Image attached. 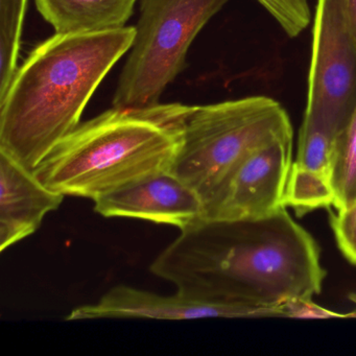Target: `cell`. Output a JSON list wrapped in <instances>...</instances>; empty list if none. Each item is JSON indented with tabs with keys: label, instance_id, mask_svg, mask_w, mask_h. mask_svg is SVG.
<instances>
[{
	"label": "cell",
	"instance_id": "6da1fadb",
	"mask_svg": "<svg viewBox=\"0 0 356 356\" xmlns=\"http://www.w3.org/2000/svg\"><path fill=\"white\" fill-rule=\"evenodd\" d=\"M314 237L286 207L253 220H202L157 256L154 275L203 301L275 309L322 291Z\"/></svg>",
	"mask_w": 356,
	"mask_h": 356
},
{
	"label": "cell",
	"instance_id": "7a4b0ae2",
	"mask_svg": "<svg viewBox=\"0 0 356 356\" xmlns=\"http://www.w3.org/2000/svg\"><path fill=\"white\" fill-rule=\"evenodd\" d=\"M136 29L59 35L18 67L0 97V153L35 172L80 124L87 104L128 53Z\"/></svg>",
	"mask_w": 356,
	"mask_h": 356
},
{
	"label": "cell",
	"instance_id": "3957f363",
	"mask_svg": "<svg viewBox=\"0 0 356 356\" xmlns=\"http://www.w3.org/2000/svg\"><path fill=\"white\" fill-rule=\"evenodd\" d=\"M191 108L112 107L79 124L34 174L58 193L95 201L170 172Z\"/></svg>",
	"mask_w": 356,
	"mask_h": 356
},
{
	"label": "cell",
	"instance_id": "277c9868",
	"mask_svg": "<svg viewBox=\"0 0 356 356\" xmlns=\"http://www.w3.org/2000/svg\"><path fill=\"white\" fill-rule=\"evenodd\" d=\"M293 137L284 108L268 97L191 106L170 172L195 189L205 208L218 185L252 152Z\"/></svg>",
	"mask_w": 356,
	"mask_h": 356
},
{
	"label": "cell",
	"instance_id": "5b68a950",
	"mask_svg": "<svg viewBox=\"0 0 356 356\" xmlns=\"http://www.w3.org/2000/svg\"><path fill=\"white\" fill-rule=\"evenodd\" d=\"M229 0H143L134 42L112 105H159L170 83L186 67L189 47Z\"/></svg>",
	"mask_w": 356,
	"mask_h": 356
},
{
	"label": "cell",
	"instance_id": "8992f818",
	"mask_svg": "<svg viewBox=\"0 0 356 356\" xmlns=\"http://www.w3.org/2000/svg\"><path fill=\"white\" fill-rule=\"evenodd\" d=\"M356 108V42L343 0H316L304 120L337 135Z\"/></svg>",
	"mask_w": 356,
	"mask_h": 356
},
{
	"label": "cell",
	"instance_id": "52a82bcc",
	"mask_svg": "<svg viewBox=\"0 0 356 356\" xmlns=\"http://www.w3.org/2000/svg\"><path fill=\"white\" fill-rule=\"evenodd\" d=\"M293 140L277 139L243 158L206 203L204 220H253L285 207Z\"/></svg>",
	"mask_w": 356,
	"mask_h": 356
},
{
	"label": "cell",
	"instance_id": "ba28073f",
	"mask_svg": "<svg viewBox=\"0 0 356 356\" xmlns=\"http://www.w3.org/2000/svg\"><path fill=\"white\" fill-rule=\"evenodd\" d=\"M282 316L281 306L275 309L228 305L195 299L184 293L158 295L127 285H118L97 303L74 308L67 321L95 318H156L189 320L203 318H268Z\"/></svg>",
	"mask_w": 356,
	"mask_h": 356
},
{
	"label": "cell",
	"instance_id": "9c48e42d",
	"mask_svg": "<svg viewBox=\"0 0 356 356\" xmlns=\"http://www.w3.org/2000/svg\"><path fill=\"white\" fill-rule=\"evenodd\" d=\"M105 218H139L181 231L204 220L205 208L195 189L172 172L156 175L95 200Z\"/></svg>",
	"mask_w": 356,
	"mask_h": 356
},
{
	"label": "cell",
	"instance_id": "30bf717a",
	"mask_svg": "<svg viewBox=\"0 0 356 356\" xmlns=\"http://www.w3.org/2000/svg\"><path fill=\"white\" fill-rule=\"evenodd\" d=\"M64 197L0 153V251L34 234L47 214L60 207Z\"/></svg>",
	"mask_w": 356,
	"mask_h": 356
},
{
	"label": "cell",
	"instance_id": "8fae6325",
	"mask_svg": "<svg viewBox=\"0 0 356 356\" xmlns=\"http://www.w3.org/2000/svg\"><path fill=\"white\" fill-rule=\"evenodd\" d=\"M335 134L304 120L298 141L297 161L291 164L283 204L299 214L333 206L331 184Z\"/></svg>",
	"mask_w": 356,
	"mask_h": 356
},
{
	"label": "cell",
	"instance_id": "7c38bea8",
	"mask_svg": "<svg viewBox=\"0 0 356 356\" xmlns=\"http://www.w3.org/2000/svg\"><path fill=\"white\" fill-rule=\"evenodd\" d=\"M137 0H35L56 34L103 33L124 28Z\"/></svg>",
	"mask_w": 356,
	"mask_h": 356
},
{
	"label": "cell",
	"instance_id": "4fadbf2b",
	"mask_svg": "<svg viewBox=\"0 0 356 356\" xmlns=\"http://www.w3.org/2000/svg\"><path fill=\"white\" fill-rule=\"evenodd\" d=\"M331 184L337 211L353 205L356 201V108L349 122L334 137Z\"/></svg>",
	"mask_w": 356,
	"mask_h": 356
},
{
	"label": "cell",
	"instance_id": "5bb4252c",
	"mask_svg": "<svg viewBox=\"0 0 356 356\" xmlns=\"http://www.w3.org/2000/svg\"><path fill=\"white\" fill-rule=\"evenodd\" d=\"M28 0H0V97L18 70Z\"/></svg>",
	"mask_w": 356,
	"mask_h": 356
},
{
	"label": "cell",
	"instance_id": "9a60e30c",
	"mask_svg": "<svg viewBox=\"0 0 356 356\" xmlns=\"http://www.w3.org/2000/svg\"><path fill=\"white\" fill-rule=\"evenodd\" d=\"M291 38L299 36L312 22L308 0H256Z\"/></svg>",
	"mask_w": 356,
	"mask_h": 356
},
{
	"label": "cell",
	"instance_id": "2e32d148",
	"mask_svg": "<svg viewBox=\"0 0 356 356\" xmlns=\"http://www.w3.org/2000/svg\"><path fill=\"white\" fill-rule=\"evenodd\" d=\"M330 222L339 251L356 266V201L347 209L332 213Z\"/></svg>",
	"mask_w": 356,
	"mask_h": 356
},
{
	"label": "cell",
	"instance_id": "e0dca14e",
	"mask_svg": "<svg viewBox=\"0 0 356 356\" xmlns=\"http://www.w3.org/2000/svg\"><path fill=\"white\" fill-rule=\"evenodd\" d=\"M282 316L295 318H346V314H337L318 306L312 299H293L281 305Z\"/></svg>",
	"mask_w": 356,
	"mask_h": 356
},
{
	"label": "cell",
	"instance_id": "ac0fdd59",
	"mask_svg": "<svg viewBox=\"0 0 356 356\" xmlns=\"http://www.w3.org/2000/svg\"><path fill=\"white\" fill-rule=\"evenodd\" d=\"M350 29L356 42V0H343Z\"/></svg>",
	"mask_w": 356,
	"mask_h": 356
},
{
	"label": "cell",
	"instance_id": "d6986e66",
	"mask_svg": "<svg viewBox=\"0 0 356 356\" xmlns=\"http://www.w3.org/2000/svg\"><path fill=\"white\" fill-rule=\"evenodd\" d=\"M349 299L351 300L354 304H356V293H350ZM346 318H356V310L355 312H351V314H346Z\"/></svg>",
	"mask_w": 356,
	"mask_h": 356
}]
</instances>
